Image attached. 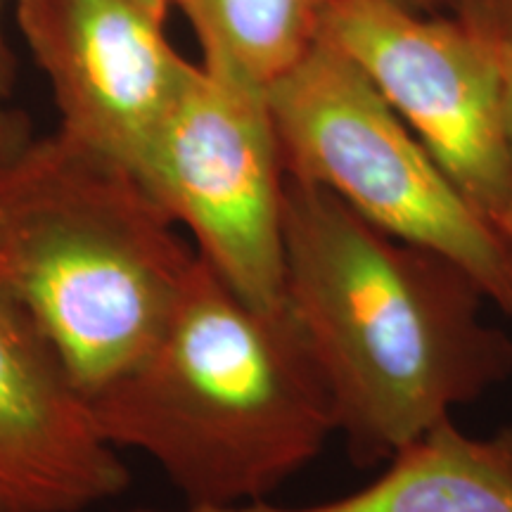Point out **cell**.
<instances>
[{
  "instance_id": "13",
  "label": "cell",
  "mask_w": 512,
  "mask_h": 512,
  "mask_svg": "<svg viewBox=\"0 0 512 512\" xmlns=\"http://www.w3.org/2000/svg\"><path fill=\"white\" fill-rule=\"evenodd\" d=\"M5 3L8 0H0V105L12 95L17 79L15 55H12L8 34H5Z\"/></svg>"
},
{
  "instance_id": "12",
  "label": "cell",
  "mask_w": 512,
  "mask_h": 512,
  "mask_svg": "<svg viewBox=\"0 0 512 512\" xmlns=\"http://www.w3.org/2000/svg\"><path fill=\"white\" fill-rule=\"evenodd\" d=\"M29 140L27 121L0 105V174L8 169V164L24 150Z\"/></svg>"
},
{
  "instance_id": "14",
  "label": "cell",
  "mask_w": 512,
  "mask_h": 512,
  "mask_svg": "<svg viewBox=\"0 0 512 512\" xmlns=\"http://www.w3.org/2000/svg\"><path fill=\"white\" fill-rule=\"evenodd\" d=\"M505 76H508V83H505V133H508L510 169H512V53H505ZM503 240L505 245H508L510 256H512V197H510L508 219H505V226H503Z\"/></svg>"
},
{
  "instance_id": "9",
  "label": "cell",
  "mask_w": 512,
  "mask_h": 512,
  "mask_svg": "<svg viewBox=\"0 0 512 512\" xmlns=\"http://www.w3.org/2000/svg\"><path fill=\"white\" fill-rule=\"evenodd\" d=\"M384 465L375 482L354 494L304 508L259 501L128 512H512V425L491 437H470L446 420Z\"/></svg>"
},
{
  "instance_id": "11",
  "label": "cell",
  "mask_w": 512,
  "mask_h": 512,
  "mask_svg": "<svg viewBox=\"0 0 512 512\" xmlns=\"http://www.w3.org/2000/svg\"><path fill=\"white\" fill-rule=\"evenodd\" d=\"M444 8L503 53H512V0H444Z\"/></svg>"
},
{
  "instance_id": "8",
  "label": "cell",
  "mask_w": 512,
  "mask_h": 512,
  "mask_svg": "<svg viewBox=\"0 0 512 512\" xmlns=\"http://www.w3.org/2000/svg\"><path fill=\"white\" fill-rule=\"evenodd\" d=\"M128 470L88 396L15 304L0 297V512H83Z\"/></svg>"
},
{
  "instance_id": "15",
  "label": "cell",
  "mask_w": 512,
  "mask_h": 512,
  "mask_svg": "<svg viewBox=\"0 0 512 512\" xmlns=\"http://www.w3.org/2000/svg\"><path fill=\"white\" fill-rule=\"evenodd\" d=\"M133 3L162 19L169 17V12L176 8V0H133Z\"/></svg>"
},
{
  "instance_id": "10",
  "label": "cell",
  "mask_w": 512,
  "mask_h": 512,
  "mask_svg": "<svg viewBox=\"0 0 512 512\" xmlns=\"http://www.w3.org/2000/svg\"><path fill=\"white\" fill-rule=\"evenodd\" d=\"M328 0H176L202 64L268 91L323 36Z\"/></svg>"
},
{
  "instance_id": "6",
  "label": "cell",
  "mask_w": 512,
  "mask_h": 512,
  "mask_svg": "<svg viewBox=\"0 0 512 512\" xmlns=\"http://www.w3.org/2000/svg\"><path fill=\"white\" fill-rule=\"evenodd\" d=\"M323 36L373 81L503 238L512 197L503 50L453 15L399 0H328Z\"/></svg>"
},
{
  "instance_id": "4",
  "label": "cell",
  "mask_w": 512,
  "mask_h": 512,
  "mask_svg": "<svg viewBox=\"0 0 512 512\" xmlns=\"http://www.w3.org/2000/svg\"><path fill=\"white\" fill-rule=\"evenodd\" d=\"M285 174L332 192L394 238L465 268L512 316V256L437 159L325 36L266 91Z\"/></svg>"
},
{
  "instance_id": "3",
  "label": "cell",
  "mask_w": 512,
  "mask_h": 512,
  "mask_svg": "<svg viewBox=\"0 0 512 512\" xmlns=\"http://www.w3.org/2000/svg\"><path fill=\"white\" fill-rule=\"evenodd\" d=\"M197 252L131 171L62 133L0 174V297L91 399L162 335Z\"/></svg>"
},
{
  "instance_id": "16",
  "label": "cell",
  "mask_w": 512,
  "mask_h": 512,
  "mask_svg": "<svg viewBox=\"0 0 512 512\" xmlns=\"http://www.w3.org/2000/svg\"><path fill=\"white\" fill-rule=\"evenodd\" d=\"M399 3L408 5V8L420 10V12H437L444 8V0H399Z\"/></svg>"
},
{
  "instance_id": "1",
  "label": "cell",
  "mask_w": 512,
  "mask_h": 512,
  "mask_svg": "<svg viewBox=\"0 0 512 512\" xmlns=\"http://www.w3.org/2000/svg\"><path fill=\"white\" fill-rule=\"evenodd\" d=\"M285 304L332 394L358 467L451 420L512 373V339L446 254L375 228L318 185L285 174Z\"/></svg>"
},
{
  "instance_id": "2",
  "label": "cell",
  "mask_w": 512,
  "mask_h": 512,
  "mask_svg": "<svg viewBox=\"0 0 512 512\" xmlns=\"http://www.w3.org/2000/svg\"><path fill=\"white\" fill-rule=\"evenodd\" d=\"M88 401L102 437L155 460L185 508L266 501L337 432L287 304L247 302L200 254L157 342Z\"/></svg>"
},
{
  "instance_id": "7",
  "label": "cell",
  "mask_w": 512,
  "mask_h": 512,
  "mask_svg": "<svg viewBox=\"0 0 512 512\" xmlns=\"http://www.w3.org/2000/svg\"><path fill=\"white\" fill-rule=\"evenodd\" d=\"M17 27L48 81L57 133L138 178L190 67L166 19L133 0H17Z\"/></svg>"
},
{
  "instance_id": "5",
  "label": "cell",
  "mask_w": 512,
  "mask_h": 512,
  "mask_svg": "<svg viewBox=\"0 0 512 512\" xmlns=\"http://www.w3.org/2000/svg\"><path fill=\"white\" fill-rule=\"evenodd\" d=\"M138 181L235 292L285 304V164L266 91L190 62Z\"/></svg>"
}]
</instances>
